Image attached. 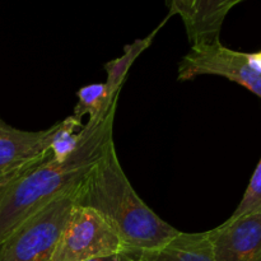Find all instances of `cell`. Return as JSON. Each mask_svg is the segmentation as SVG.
Masks as SVG:
<instances>
[{
    "instance_id": "30bf717a",
    "label": "cell",
    "mask_w": 261,
    "mask_h": 261,
    "mask_svg": "<svg viewBox=\"0 0 261 261\" xmlns=\"http://www.w3.org/2000/svg\"><path fill=\"white\" fill-rule=\"evenodd\" d=\"M170 18V15L163 19V22L158 25L155 30H153V32L150 35H148L147 37L139 38V40H135L134 42L129 43L124 47V53L120 58L114 59L111 61H107L103 65L105 70L107 73V79L105 82L106 84L107 92H109V97L112 102L117 101L119 98L120 89H121L122 83L125 81V76H126L127 71H129L130 66L134 64V61L137 60L138 56L143 53L144 50H147L148 47L152 43L153 38L155 37L158 31L163 27V24L166 23V20Z\"/></svg>"
},
{
    "instance_id": "8992f818",
    "label": "cell",
    "mask_w": 261,
    "mask_h": 261,
    "mask_svg": "<svg viewBox=\"0 0 261 261\" xmlns=\"http://www.w3.org/2000/svg\"><path fill=\"white\" fill-rule=\"evenodd\" d=\"M55 124L41 132L15 129L0 119V185L41 162L50 153Z\"/></svg>"
},
{
    "instance_id": "52a82bcc",
    "label": "cell",
    "mask_w": 261,
    "mask_h": 261,
    "mask_svg": "<svg viewBox=\"0 0 261 261\" xmlns=\"http://www.w3.org/2000/svg\"><path fill=\"white\" fill-rule=\"evenodd\" d=\"M206 233L214 261H261V214L231 216Z\"/></svg>"
},
{
    "instance_id": "9c48e42d",
    "label": "cell",
    "mask_w": 261,
    "mask_h": 261,
    "mask_svg": "<svg viewBox=\"0 0 261 261\" xmlns=\"http://www.w3.org/2000/svg\"><path fill=\"white\" fill-rule=\"evenodd\" d=\"M135 261H214L208 233L180 232L155 249L142 251Z\"/></svg>"
},
{
    "instance_id": "6da1fadb",
    "label": "cell",
    "mask_w": 261,
    "mask_h": 261,
    "mask_svg": "<svg viewBox=\"0 0 261 261\" xmlns=\"http://www.w3.org/2000/svg\"><path fill=\"white\" fill-rule=\"evenodd\" d=\"M116 107L106 119L82 129V142L64 162L48 153L41 162L0 185V244L23 222L59 196L78 188L114 142L112 126Z\"/></svg>"
},
{
    "instance_id": "4fadbf2b",
    "label": "cell",
    "mask_w": 261,
    "mask_h": 261,
    "mask_svg": "<svg viewBox=\"0 0 261 261\" xmlns=\"http://www.w3.org/2000/svg\"><path fill=\"white\" fill-rule=\"evenodd\" d=\"M251 213L261 214V160L255 168V172L245 191L241 203L237 206L232 217Z\"/></svg>"
},
{
    "instance_id": "3957f363",
    "label": "cell",
    "mask_w": 261,
    "mask_h": 261,
    "mask_svg": "<svg viewBox=\"0 0 261 261\" xmlns=\"http://www.w3.org/2000/svg\"><path fill=\"white\" fill-rule=\"evenodd\" d=\"M76 189L56 198L13 231L0 244V261H51L76 203Z\"/></svg>"
},
{
    "instance_id": "ba28073f",
    "label": "cell",
    "mask_w": 261,
    "mask_h": 261,
    "mask_svg": "<svg viewBox=\"0 0 261 261\" xmlns=\"http://www.w3.org/2000/svg\"><path fill=\"white\" fill-rule=\"evenodd\" d=\"M241 0H171L168 15H180L191 47L221 43V31L229 10Z\"/></svg>"
},
{
    "instance_id": "7a4b0ae2",
    "label": "cell",
    "mask_w": 261,
    "mask_h": 261,
    "mask_svg": "<svg viewBox=\"0 0 261 261\" xmlns=\"http://www.w3.org/2000/svg\"><path fill=\"white\" fill-rule=\"evenodd\" d=\"M76 204L96 211L122 242L138 255L178 233L158 217L133 189L117 158L114 142L76 189Z\"/></svg>"
},
{
    "instance_id": "277c9868",
    "label": "cell",
    "mask_w": 261,
    "mask_h": 261,
    "mask_svg": "<svg viewBox=\"0 0 261 261\" xmlns=\"http://www.w3.org/2000/svg\"><path fill=\"white\" fill-rule=\"evenodd\" d=\"M125 251L122 242L96 211L75 203L51 261H87Z\"/></svg>"
},
{
    "instance_id": "7c38bea8",
    "label": "cell",
    "mask_w": 261,
    "mask_h": 261,
    "mask_svg": "<svg viewBox=\"0 0 261 261\" xmlns=\"http://www.w3.org/2000/svg\"><path fill=\"white\" fill-rule=\"evenodd\" d=\"M82 120L70 115L63 121L55 124L53 139H51L50 153L58 162H64L76 150L82 142Z\"/></svg>"
},
{
    "instance_id": "5bb4252c",
    "label": "cell",
    "mask_w": 261,
    "mask_h": 261,
    "mask_svg": "<svg viewBox=\"0 0 261 261\" xmlns=\"http://www.w3.org/2000/svg\"><path fill=\"white\" fill-rule=\"evenodd\" d=\"M135 257H137V255L132 254V252L121 251L114 255H109V256L94 257V259L87 260V261H135Z\"/></svg>"
},
{
    "instance_id": "5b68a950",
    "label": "cell",
    "mask_w": 261,
    "mask_h": 261,
    "mask_svg": "<svg viewBox=\"0 0 261 261\" xmlns=\"http://www.w3.org/2000/svg\"><path fill=\"white\" fill-rule=\"evenodd\" d=\"M200 75L223 76L261 98V71L252 66L250 54L231 50L222 43L191 47L180 61L178 81H191Z\"/></svg>"
},
{
    "instance_id": "8fae6325",
    "label": "cell",
    "mask_w": 261,
    "mask_h": 261,
    "mask_svg": "<svg viewBox=\"0 0 261 261\" xmlns=\"http://www.w3.org/2000/svg\"><path fill=\"white\" fill-rule=\"evenodd\" d=\"M78 103L74 109V116L83 119L88 115L89 122H98L106 119L107 115L115 109L117 101L112 102L109 97L106 84L93 83L84 86L76 92Z\"/></svg>"
}]
</instances>
